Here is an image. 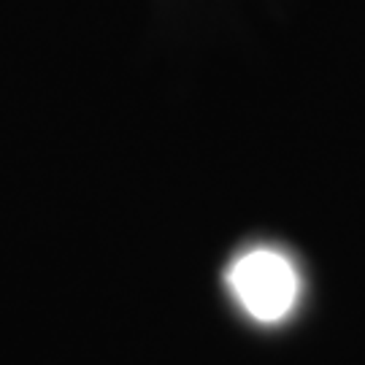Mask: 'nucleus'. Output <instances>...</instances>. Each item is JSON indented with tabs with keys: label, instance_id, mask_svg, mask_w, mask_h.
Wrapping results in <instances>:
<instances>
[{
	"label": "nucleus",
	"instance_id": "obj_1",
	"mask_svg": "<svg viewBox=\"0 0 365 365\" xmlns=\"http://www.w3.org/2000/svg\"><path fill=\"white\" fill-rule=\"evenodd\" d=\"M227 284L247 314L260 322L284 319L298 298L295 268L274 249H255L241 255L227 271Z\"/></svg>",
	"mask_w": 365,
	"mask_h": 365
}]
</instances>
